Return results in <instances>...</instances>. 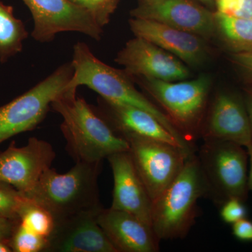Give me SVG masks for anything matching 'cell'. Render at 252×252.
Instances as JSON below:
<instances>
[{
    "label": "cell",
    "mask_w": 252,
    "mask_h": 252,
    "mask_svg": "<svg viewBox=\"0 0 252 252\" xmlns=\"http://www.w3.org/2000/svg\"><path fill=\"white\" fill-rule=\"evenodd\" d=\"M102 165L75 162L64 174L51 167L24 196L45 209L54 220L81 212L100 210L103 207L97 182Z\"/></svg>",
    "instance_id": "3957f363"
},
{
    "label": "cell",
    "mask_w": 252,
    "mask_h": 252,
    "mask_svg": "<svg viewBox=\"0 0 252 252\" xmlns=\"http://www.w3.org/2000/svg\"><path fill=\"white\" fill-rule=\"evenodd\" d=\"M71 64L74 72L65 94H77L78 87L86 86L109 102L142 109L154 116L177 140L190 147L167 114L136 89L132 78L125 70L101 61L84 42H78L73 47Z\"/></svg>",
    "instance_id": "7a4b0ae2"
},
{
    "label": "cell",
    "mask_w": 252,
    "mask_h": 252,
    "mask_svg": "<svg viewBox=\"0 0 252 252\" xmlns=\"http://www.w3.org/2000/svg\"><path fill=\"white\" fill-rule=\"evenodd\" d=\"M102 209L54 220L45 252H117L97 223Z\"/></svg>",
    "instance_id": "5bb4252c"
},
{
    "label": "cell",
    "mask_w": 252,
    "mask_h": 252,
    "mask_svg": "<svg viewBox=\"0 0 252 252\" xmlns=\"http://www.w3.org/2000/svg\"><path fill=\"white\" fill-rule=\"evenodd\" d=\"M249 156L248 185L250 191H252V143L246 147Z\"/></svg>",
    "instance_id": "4dcf8cb0"
},
{
    "label": "cell",
    "mask_w": 252,
    "mask_h": 252,
    "mask_svg": "<svg viewBox=\"0 0 252 252\" xmlns=\"http://www.w3.org/2000/svg\"><path fill=\"white\" fill-rule=\"evenodd\" d=\"M95 112L105 121L114 132L121 136L133 135L162 141L195 152L170 133L154 116L142 109L109 102L99 97Z\"/></svg>",
    "instance_id": "ac0fdd59"
},
{
    "label": "cell",
    "mask_w": 252,
    "mask_h": 252,
    "mask_svg": "<svg viewBox=\"0 0 252 252\" xmlns=\"http://www.w3.org/2000/svg\"><path fill=\"white\" fill-rule=\"evenodd\" d=\"M115 61L124 67L130 77L164 81L186 80L190 77L188 67L170 53L150 41L135 36L118 53Z\"/></svg>",
    "instance_id": "7c38bea8"
},
{
    "label": "cell",
    "mask_w": 252,
    "mask_h": 252,
    "mask_svg": "<svg viewBox=\"0 0 252 252\" xmlns=\"http://www.w3.org/2000/svg\"><path fill=\"white\" fill-rule=\"evenodd\" d=\"M232 233L240 241L252 242V220L247 217L233 223Z\"/></svg>",
    "instance_id": "4316f807"
},
{
    "label": "cell",
    "mask_w": 252,
    "mask_h": 252,
    "mask_svg": "<svg viewBox=\"0 0 252 252\" xmlns=\"http://www.w3.org/2000/svg\"><path fill=\"white\" fill-rule=\"evenodd\" d=\"M198 1L200 4H203V6H206L207 8L212 10L215 8V0H195Z\"/></svg>",
    "instance_id": "1f68e13d"
},
{
    "label": "cell",
    "mask_w": 252,
    "mask_h": 252,
    "mask_svg": "<svg viewBox=\"0 0 252 252\" xmlns=\"http://www.w3.org/2000/svg\"><path fill=\"white\" fill-rule=\"evenodd\" d=\"M27 198L12 186L0 182V217L19 220V213Z\"/></svg>",
    "instance_id": "603a6c76"
},
{
    "label": "cell",
    "mask_w": 252,
    "mask_h": 252,
    "mask_svg": "<svg viewBox=\"0 0 252 252\" xmlns=\"http://www.w3.org/2000/svg\"><path fill=\"white\" fill-rule=\"evenodd\" d=\"M217 12L238 18H252V0H215Z\"/></svg>",
    "instance_id": "d4e9b609"
},
{
    "label": "cell",
    "mask_w": 252,
    "mask_h": 252,
    "mask_svg": "<svg viewBox=\"0 0 252 252\" xmlns=\"http://www.w3.org/2000/svg\"><path fill=\"white\" fill-rule=\"evenodd\" d=\"M72 4L86 10L101 27L108 24L111 16L117 9L120 0H68Z\"/></svg>",
    "instance_id": "cb8c5ba5"
},
{
    "label": "cell",
    "mask_w": 252,
    "mask_h": 252,
    "mask_svg": "<svg viewBox=\"0 0 252 252\" xmlns=\"http://www.w3.org/2000/svg\"><path fill=\"white\" fill-rule=\"evenodd\" d=\"M235 62L252 74V51L237 53L233 56Z\"/></svg>",
    "instance_id": "f1b7e54d"
},
{
    "label": "cell",
    "mask_w": 252,
    "mask_h": 252,
    "mask_svg": "<svg viewBox=\"0 0 252 252\" xmlns=\"http://www.w3.org/2000/svg\"><path fill=\"white\" fill-rule=\"evenodd\" d=\"M129 26L135 36L150 41L189 65L196 67L207 59V46L201 36L141 18H130Z\"/></svg>",
    "instance_id": "2e32d148"
},
{
    "label": "cell",
    "mask_w": 252,
    "mask_h": 252,
    "mask_svg": "<svg viewBox=\"0 0 252 252\" xmlns=\"http://www.w3.org/2000/svg\"><path fill=\"white\" fill-rule=\"evenodd\" d=\"M73 72L71 63H64L34 87L0 107V144L41 124L52 102L67 91Z\"/></svg>",
    "instance_id": "52a82bcc"
},
{
    "label": "cell",
    "mask_w": 252,
    "mask_h": 252,
    "mask_svg": "<svg viewBox=\"0 0 252 252\" xmlns=\"http://www.w3.org/2000/svg\"><path fill=\"white\" fill-rule=\"evenodd\" d=\"M200 139L203 141H229L247 147L252 134L244 97L228 91L215 94L207 104Z\"/></svg>",
    "instance_id": "4fadbf2b"
},
{
    "label": "cell",
    "mask_w": 252,
    "mask_h": 252,
    "mask_svg": "<svg viewBox=\"0 0 252 252\" xmlns=\"http://www.w3.org/2000/svg\"><path fill=\"white\" fill-rule=\"evenodd\" d=\"M220 217L225 223L233 225L239 220L248 217V211L245 202L238 198H231L222 204Z\"/></svg>",
    "instance_id": "484cf974"
},
{
    "label": "cell",
    "mask_w": 252,
    "mask_h": 252,
    "mask_svg": "<svg viewBox=\"0 0 252 252\" xmlns=\"http://www.w3.org/2000/svg\"><path fill=\"white\" fill-rule=\"evenodd\" d=\"M195 152L175 180L152 202V227L160 240L185 238L198 216V202L205 198V185Z\"/></svg>",
    "instance_id": "277c9868"
},
{
    "label": "cell",
    "mask_w": 252,
    "mask_h": 252,
    "mask_svg": "<svg viewBox=\"0 0 252 252\" xmlns=\"http://www.w3.org/2000/svg\"><path fill=\"white\" fill-rule=\"evenodd\" d=\"M56 157L52 145L36 137L30 138L22 147H18L13 142L0 153V182L26 195L44 172L51 168Z\"/></svg>",
    "instance_id": "30bf717a"
},
{
    "label": "cell",
    "mask_w": 252,
    "mask_h": 252,
    "mask_svg": "<svg viewBox=\"0 0 252 252\" xmlns=\"http://www.w3.org/2000/svg\"><path fill=\"white\" fill-rule=\"evenodd\" d=\"M243 97L252 134V87L247 89Z\"/></svg>",
    "instance_id": "f546056e"
},
{
    "label": "cell",
    "mask_w": 252,
    "mask_h": 252,
    "mask_svg": "<svg viewBox=\"0 0 252 252\" xmlns=\"http://www.w3.org/2000/svg\"><path fill=\"white\" fill-rule=\"evenodd\" d=\"M195 153L205 185V198L219 207L231 198L248 200L246 147L229 141H203Z\"/></svg>",
    "instance_id": "8992f818"
},
{
    "label": "cell",
    "mask_w": 252,
    "mask_h": 252,
    "mask_svg": "<svg viewBox=\"0 0 252 252\" xmlns=\"http://www.w3.org/2000/svg\"><path fill=\"white\" fill-rule=\"evenodd\" d=\"M51 109L63 118L66 150L74 162L98 163L112 154L128 151L127 141L77 94L64 93L52 102Z\"/></svg>",
    "instance_id": "6da1fadb"
},
{
    "label": "cell",
    "mask_w": 252,
    "mask_h": 252,
    "mask_svg": "<svg viewBox=\"0 0 252 252\" xmlns=\"http://www.w3.org/2000/svg\"><path fill=\"white\" fill-rule=\"evenodd\" d=\"M9 245L15 252H45L48 238L28 230L18 220Z\"/></svg>",
    "instance_id": "7402d4cb"
},
{
    "label": "cell",
    "mask_w": 252,
    "mask_h": 252,
    "mask_svg": "<svg viewBox=\"0 0 252 252\" xmlns=\"http://www.w3.org/2000/svg\"><path fill=\"white\" fill-rule=\"evenodd\" d=\"M97 221L117 252H157L160 240L150 225L122 210L102 208Z\"/></svg>",
    "instance_id": "e0dca14e"
},
{
    "label": "cell",
    "mask_w": 252,
    "mask_h": 252,
    "mask_svg": "<svg viewBox=\"0 0 252 252\" xmlns=\"http://www.w3.org/2000/svg\"><path fill=\"white\" fill-rule=\"evenodd\" d=\"M215 32L236 53L252 51V18H238L214 12Z\"/></svg>",
    "instance_id": "ffe728a7"
},
{
    "label": "cell",
    "mask_w": 252,
    "mask_h": 252,
    "mask_svg": "<svg viewBox=\"0 0 252 252\" xmlns=\"http://www.w3.org/2000/svg\"><path fill=\"white\" fill-rule=\"evenodd\" d=\"M19 222L28 230L47 238L54 227L52 215L28 198L20 211Z\"/></svg>",
    "instance_id": "44dd1931"
},
{
    "label": "cell",
    "mask_w": 252,
    "mask_h": 252,
    "mask_svg": "<svg viewBox=\"0 0 252 252\" xmlns=\"http://www.w3.org/2000/svg\"><path fill=\"white\" fill-rule=\"evenodd\" d=\"M28 36L24 23L14 16L13 6L0 0V63L4 64L20 54Z\"/></svg>",
    "instance_id": "d6986e66"
},
{
    "label": "cell",
    "mask_w": 252,
    "mask_h": 252,
    "mask_svg": "<svg viewBox=\"0 0 252 252\" xmlns=\"http://www.w3.org/2000/svg\"><path fill=\"white\" fill-rule=\"evenodd\" d=\"M18 220L0 217V241H9Z\"/></svg>",
    "instance_id": "83f0119b"
},
{
    "label": "cell",
    "mask_w": 252,
    "mask_h": 252,
    "mask_svg": "<svg viewBox=\"0 0 252 252\" xmlns=\"http://www.w3.org/2000/svg\"><path fill=\"white\" fill-rule=\"evenodd\" d=\"M152 202L175 180L193 152L162 141L140 136L123 137Z\"/></svg>",
    "instance_id": "ba28073f"
},
{
    "label": "cell",
    "mask_w": 252,
    "mask_h": 252,
    "mask_svg": "<svg viewBox=\"0 0 252 252\" xmlns=\"http://www.w3.org/2000/svg\"><path fill=\"white\" fill-rule=\"evenodd\" d=\"M132 18L150 20L204 39L215 34L214 11L195 0H139Z\"/></svg>",
    "instance_id": "8fae6325"
},
{
    "label": "cell",
    "mask_w": 252,
    "mask_h": 252,
    "mask_svg": "<svg viewBox=\"0 0 252 252\" xmlns=\"http://www.w3.org/2000/svg\"><path fill=\"white\" fill-rule=\"evenodd\" d=\"M132 78L158 104L185 142L195 149L208 104L210 77L201 75L193 80L179 81Z\"/></svg>",
    "instance_id": "5b68a950"
},
{
    "label": "cell",
    "mask_w": 252,
    "mask_h": 252,
    "mask_svg": "<svg viewBox=\"0 0 252 252\" xmlns=\"http://www.w3.org/2000/svg\"><path fill=\"white\" fill-rule=\"evenodd\" d=\"M107 159L114 177L111 208L129 212L152 226V200L128 151L112 154Z\"/></svg>",
    "instance_id": "9a60e30c"
},
{
    "label": "cell",
    "mask_w": 252,
    "mask_h": 252,
    "mask_svg": "<svg viewBox=\"0 0 252 252\" xmlns=\"http://www.w3.org/2000/svg\"><path fill=\"white\" fill-rule=\"evenodd\" d=\"M34 21L31 35L36 41L50 42L64 32H76L100 40L102 28L86 10L68 0H22Z\"/></svg>",
    "instance_id": "9c48e42d"
},
{
    "label": "cell",
    "mask_w": 252,
    "mask_h": 252,
    "mask_svg": "<svg viewBox=\"0 0 252 252\" xmlns=\"http://www.w3.org/2000/svg\"><path fill=\"white\" fill-rule=\"evenodd\" d=\"M12 249L9 246V242L0 241V252H11Z\"/></svg>",
    "instance_id": "d6a6232c"
}]
</instances>
